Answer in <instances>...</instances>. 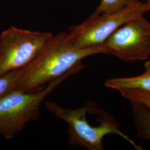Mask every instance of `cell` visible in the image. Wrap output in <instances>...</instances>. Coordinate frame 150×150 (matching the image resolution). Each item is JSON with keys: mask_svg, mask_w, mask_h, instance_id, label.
<instances>
[{"mask_svg": "<svg viewBox=\"0 0 150 150\" xmlns=\"http://www.w3.org/2000/svg\"><path fill=\"white\" fill-rule=\"evenodd\" d=\"M109 54L103 44L87 48H77L67 33L54 36L43 51L23 71L17 90L36 91L78 67H83L82 59L98 54Z\"/></svg>", "mask_w": 150, "mask_h": 150, "instance_id": "obj_1", "label": "cell"}, {"mask_svg": "<svg viewBox=\"0 0 150 150\" xmlns=\"http://www.w3.org/2000/svg\"><path fill=\"white\" fill-rule=\"evenodd\" d=\"M46 107L55 117L64 120L69 125V142L70 144L79 146L90 150L103 149V137L110 134H116L128 141L137 150L142 149L137 145L127 135L120 129L115 118L103 113L99 124L93 126L88 122L86 115L89 111L91 104L76 109L64 108L56 102L47 101Z\"/></svg>", "mask_w": 150, "mask_h": 150, "instance_id": "obj_2", "label": "cell"}, {"mask_svg": "<svg viewBox=\"0 0 150 150\" xmlns=\"http://www.w3.org/2000/svg\"><path fill=\"white\" fill-rule=\"evenodd\" d=\"M78 67L38 90L26 92L15 90L0 101V134L11 139L21 132L29 121L36 120L44 99L62 82L82 70Z\"/></svg>", "mask_w": 150, "mask_h": 150, "instance_id": "obj_3", "label": "cell"}, {"mask_svg": "<svg viewBox=\"0 0 150 150\" xmlns=\"http://www.w3.org/2000/svg\"><path fill=\"white\" fill-rule=\"evenodd\" d=\"M47 32L11 26L0 35V77L24 69L36 59L53 38Z\"/></svg>", "mask_w": 150, "mask_h": 150, "instance_id": "obj_4", "label": "cell"}, {"mask_svg": "<svg viewBox=\"0 0 150 150\" xmlns=\"http://www.w3.org/2000/svg\"><path fill=\"white\" fill-rule=\"evenodd\" d=\"M150 11L149 6L139 1L111 13L93 12L86 21L70 27L67 38L77 48L101 45L119 27Z\"/></svg>", "mask_w": 150, "mask_h": 150, "instance_id": "obj_5", "label": "cell"}, {"mask_svg": "<svg viewBox=\"0 0 150 150\" xmlns=\"http://www.w3.org/2000/svg\"><path fill=\"white\" fill-rule=\"evenodd\" d=\"M109 54L126 62L145 61L150 55V22L144 15L119 27L103 43Z\"/></svg>", "mask_w": 150, "mask_h": 150, "instance_id": "obj_6", "label": "cell"}, {"mask_svg": "<svg viewBox=\"0 0 150 150\" xmlns=\"http://www.w3.org/2000/svg\"><path fill=\"white\" fill-rule=\"evenodd\" d=\"M145 71L141 75L131 77L113 78L105 82L107 88L116 91L138 90L150 92V61L145 62Z\"/></svg>", "mask_w": 150, "mask_h": 150, "instance_id": "obj_7", "label": "cell"}, {"mask_svg": "<svg viewBox=\"0 0 150 150\" xmlns=\"http://www.w3.org/2000/svg\"><path fill=\"white\" fill-rule=\"evenodd\" d=\"M131 112L137 136L150 142V110L141 104L131 102Z\"/></svg>", "mask_w": 150, "mask_h": 150, "instance_id": "obj_8", "label": "cell"}, {"mask_svg": "<svg viewBox=\"0 0 150 150\" xmlns=\"http://www.w3.org/2000/svg\"><path fill=\"white\" fill-rule=\"evenodd\" d=\"M23 69L7 73L0 77V101L12 91L17 89Z\"/></svg>", "mask_w": 150, "mask_h": 150, "instance_id": "obj_9", "label": "cell"}, {"mask_svg": "<svg viewBox=\"0 0 150 150\" xmlns=\"http://www.w3.org/2000/svg\"><path fill=\"white\" fill-rule=\"evenodd\" d=\"M139 0H101L100 5L97 7L94 13H111L120 11L129 6L134 5Z\"/></svg>", "mask_w": 150, "mask_h": 150, "instance_id": "obj_10", "label": "cell"}, {"mask_svg": "<svg viewBox=\"0 0 150 150\" xmlns=\"http://www.w3.org/2000/svg\"><path fill=\"white\" fill-rule=\"evenodd\" d=\"M118 92L129 102L139 103L150 110V92L138 90H125Z\"/></svg>", "mask_w": 150, "mask_h": 150, "instance_id": "obj_11", "label": "cell"}, {"mask_svg": "<svg viewBox=\"0 0 150 150\" xmlns=\"http://www.w3.org/2000/svg\"><path fill=\"white\" fill-rule=\"evenodd\" d=\"M146 4L149 6V7H150V0H146Z\"/></svg>", "mask_w": 150, "mask_h": 150, "instance_id": "obj_12", "label": "cell"}]
</instances>
